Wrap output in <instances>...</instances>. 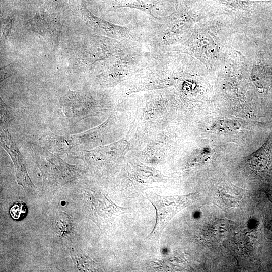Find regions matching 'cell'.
<instances>
[{"label": "cell", "instance_id": "cell-1", "mask_svg": "<svg viewBox=\"0 0 272 272\" xmlns=\"http://www.w3.org/2000/svg\"><path fill=\"white\" fill-rule=\"evenodd\" d=\"M197 195L194 193L184 195L163 196L154 192L146 193V197L153 205L156 212L155 224L147 239L158 241L171 219L183 209L193 203Z\"/></svg>", "mask_w": 272, "mask_h": 272}, {"label": "cell", "instance_id": "cell-2", "mask_svg": "<svg viewBox=\"0 0 272 272\" xmlns=\"http://www.w3.org/2000/svg\"><path fill=\"white\" fill-rule=\"evenodd\" d=\"M30 149L45 184L55 186L62 184L77 176L75 166L68 164L44 147L31 144Z\"/></svg>", "mask_w": 272, "mask_h": 272}, {"label": "cell", "instance_id": "cell-3", "mask_svg": "<svg viewBox=\"0 0 272 272\" xmlns=\"http://www.w3.org/2000/svg\"><path fill=\"white\" fill-rule=\"evenodd\" d=\"M1 146L10 156L15 166L18 184L24 189H30L33 184L28 175L25 160L9 133L7 126H1Z\"/></svg>", "mask_w": 272, "mask_h": 272}, {"label": "cell", "instance_id": "cell-4", "mask_svg": "<svg viewBox=\"0 0 272 272\" xmlns=\"http://www.w3.org/2000/svg\"><path fill=\"white\" fill-rule=\"evenodd\" d=\"M91 198L93 217L96 222L115 218L124 213L127 208L118 206L109 198L107 192H97Z\"/></svg>", "mask_w": 272, "mask_h": 272}, {"label": "cell", "instance_id": "cell-5", "mask_svg": "<svg viewBox=\"0 0 272 272\" xmlns=\"http://www.w3.org/2000/svg\"><path fill=\"white\" fill-rule=\"evenodd\" d=\"M89 99L79 91L68 90L62 95L60 104L66 116L79 118L87 114Z\"/></svg>", "mask_w": 272, "mask_h": 272}, {"label": "cell", "instance_id": "cell-6", "mask_svg": "<svg viewBox=\"0 0 272 272\" xmlns=\"http://www.w3.org/2000/svg\"><path fill=\"white\" fill-rule=\"evenodd\" d=\"M28 24L31 29L42 35L53 44L57 43L61 28L60 22L36 15L33 19L29 20Z\"/></svg>", "mask_w": 272, "mask_h": 272}, {"label": "cell", "instance_id": "cell-7", "mask_svg": "<svg viewBox=\"0 0 272 272\" xmlns=\"http://www.w3.org/2000/svg\"><path fill=\"white\" fill-rule=\"evenodd\" d=\"M44 147L55 153L70 152L74 148L71 135H58L51 132L43 137Z\"/></svg>", "mask_w": 272, "mask_h": 272}, {"label": "cell", "instance_id": "cell-8", "mask_svg": "<svg viewBox=\"0 0 272 272\" xmlns=\"http://www.w3.org/2000/svg\"><path fill=\"white\" fill-rule=\"evenodd\" d=\"M226 10L231 12H251L261 6H264L269 1H253L250 0H219Z\"/></svg>", "mask_w": 272, "mask_h": 272}, {"label": "cell", "instance_id": "cell-9", "mask_svg": "<svg viewBox=\"0 0 272 272\" xmlns=\"http://www.w3.org/2000/svg\"><path fill=\"white\" fill-rule=\"evenodd\" d=\"M271 149L272 137L250 156L248 159L250 166L256 170L264 169L267 164Z\"/></svg>", "mask_w": 272, "mask_h": 272}, {"label": "cell", "instance_id": "cell-10", "mask_svg": "<svg viewBox=\"0 0 272 272\" xmlns=\"http://www.w3.org/2000/svg\"><path fill=\"white\" fill-rule=\"evenodd\" d=\"M72 258L81 271H96L99 269V264L85 254L76 251L71 252Z\"/></svg>", "mask_w": 272, "mask_h": 272}, {"label": "cell", "instance_id": "cell-11", "mask_svg": "<svg viewBox=\"0 0 272 272\" xmlns=\"http://www.w3.org/2000/svg\"><path fill=\"white\" fill-rule=\"evenodd\" d=\"M56 229L59 235L66 236L71 230V223L69 216L65 213H59L56 219Z\"/></svg>", "mask_w": 272, "mask_h": 272}, {"label": "cell", "instance_id": "cell-12", "mask_svg": "<svg viewBox=\"0 0 272 272\" xmlns=\"http://www.w3.org/2000/svg\"><path fill=\"white\" fill-rule=\"evenodd\" d=\"M27 213V208L24 203L18 202L15 203L11 208V216L15 220H20L25 217Z\"/></svg>", "mask_w": 272, "mask_h": 272}, {"label": "cell", "instance_id": "cell-13", "mask_svg": "<svg viewBox=\"0 0 272 272\" xmlns=\"http://www.w3.org/2000/svg\"><path fill=\"white\" fill-rule=\"evenodd\" d=\"M13 119L10 108L1 99V126H7Z\"/></svg>", "mask_w": 272, "mask_h": 272}, {"label": "cell", "instance_id": "cell-14", "mask_svg": "<svg viewBox=\"0 0 272 272\" xmlns=\"http://www.w3.org/2000/svg\"><path fill=\"white\" fill-rule=\"evenodd\" d=\"M214 128L216 129L234 130L238 128L239 123L231 120H220L215 124Z\"/></svg>", "mask_w": 272, "mask_h": 272}]
</instances>
